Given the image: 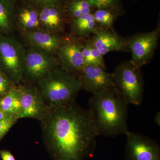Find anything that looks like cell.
I'll return each mask as SVG.
<instances>
[{"instance_id": "obj_2", "label": "cell", "mask_w": 160, "mask_h": 160, "mask_svg": "<svg viewBox=\"0 0 160 160\" xmlns=\"http://www.w3.org/2000/svg\"><path fill=\"white\" fill-rule=\"evenodd\" d=\"M89 105L98 135L114 138L128 131V104L115 87L92 95Z\"/></svg>"}, {"instance_id": "obj_27", "label": "cell", "mask_w": 160, "mask_h": 160, "mask_svg": "<svg viewBox=\"0 0 160 160\" xmlns=\"http://www.w3.org/2000/svg\"><path fill=\"white\" fill-rule=\"evenodd\" d=\"M154 122L158 125L160 126V112H158L157 113L155 114L154 118Z\"/></svg>"}, {"instance_id": "obj_25", "label": "cell", "mask_w": 160, "mask_h": 160, "mask_svg": "<svg viewBox=\"0 0 160 160\" xmlns=\"http://www.w3.org/2000/svg\"><path fill=\"white\" fill-rule=\"evenodd\" d=\"M33 6L40 8L46 6H60L62 0H28Z\"/></svg>"}, {"instance_id": "obj_17", "label": "cell", "mask_w": 160, "mask_h": 160, "mask_svg": "<svg viewBox=\"0 0 160 160\" xmlns=\"http://www.w3.org/2000/svg\"><path fill=\"white\" fill-rule=\"evenodd\" d=\"M0 108L6 114L17 118L21 111V96L19 85L13 86L0 99Z\"/></svg>"}, {"instance_id": "obj_28", "label": "cell", "mask_w": 160, "mask_h": 160, "mask_svg": "<svg viewBox=\"0 0 160 160\" xmlns=\"http://www.w3.org/2000/svg\"><path fill=\"white\" fill-rule=\"evenodd\" d=\"M7 115H9L6 114L0 108V121L5 118Z\"/></svg>"}, {"instance_id": "obj_5", "label": "cell", "mask_w": 160, "mask_h": 160, "mask_svg": "<svg viewBox=\"0 0 160 160\" xmlns=\"http://www.w3.org/2000/svg\"><path fill=\"white\" fill-rule=\"evenodd\" d=\"M26 50L17 40L0 34V72L14 86L22 81Z\"/></svg>"}, {"instance_id": "obj_22", "label": "cell", "mask_w": 160, "mask_h": 160, "mask_svg": "<svg viewBox=\"0 0 160 160\" xmlns=\"http://www.w3.org/2000/svg\"><path fill=\"white\" fill-rule=\"evenodd\" d=\"M92 7L97 9H107L123 14V9L120 0H86Z\"/></svg>"}, {"instance_id": "obj_11", "label": "cell", "mask_w": 160, "mask_h": 160, "mask_svg": "<svg viewBox=\"0 0 160 160\" xmlns=\"http://www.w3.org/2000/svg\"><path fill=\"white\" fill-rule=\"evenodd\" d=\"M84 44L76 40L66 41L58 52L59 66L76 76L84 67L82 50Z\"/></svg>"}, {"instance_id": "obj_26", "label": "cell", "mask_w": 160, "mask_h": 160, "mask_svg": "<svg viewBox=\"0 0 160 160\" xmlns=\"http://www.w3.org/2000/svg\"><path fill=\"white\" fill-rule=\"evenodd\" d=\"M0 156L2 160H16L13 155L8 150H1Z\"/></svg>"}, {"instance_id": "obj_13", "label": "cell", "mask_w": 160, "mask_h": 160, "mask_svg": "<svg viewBox=\"0 0 160 160\" xmlns=\"http://www.w3.org/2000/svg\"><path fill=\"white\" fill-rule=\"evenodd\" d=\"M91 41L103 56L111 52L129 51L126 39L120 37L112 29H98Z\"/></svg>"}, {"instance_id": "obj_9", "label": "cell", "mask_w": 160, "mask_h": 160, "mask_svg": "<svg viewBox=\"0 0 160 160\" xmlns=\"http://www.w3.org/2000/svg\"><path fill=\"white\" fill-rule=\"evenodd\" d=\"M21 96V111L19 119L24 118L41 121L45 116L47 106L43 102L36 85H19Z\"/></svg>"}, {"instance_id": "obj_23", "label": "cell", "mask_w": 160, "mask_h": 160, "mask_svg": "<svg viewBox=\"0 0 160 160\" xmlns=\"http://www.w3.org/2000/svg\"><path fill=\"white\" fill-rule=\"evenodd\" d=\"M18 120V119L15 117L7 115L5 118L0 121V140L9 131Z\"/></svg>"}, {"instance_id": "obj_7", "label": "cell", "mask_w": 160, "mask_h": 160, "mask_svg": "<svg viewBox=\"0 0 160 160\" xmlns=\"http://www.w3.org/2000/svg\"><path fill=\"white\" fill-rule=\"evenodd\" d=\"M160 27L149 32L138 33L125 39L131 53L130 62L141 68L148 64L153 56L160 37Z\"/></svg>"}, {"instance_id": "obj_16", "label": "cell", "mask_w": 160, "mask_h": 160, "mask_svg": "<svg viewBox=\"0 0 160 160\" xmlns=\"http://www.w3.org/2000/svg\"><path fill=\"white\" fill-rule=\"evenodd\" d=\"M16 16L13 0H0V34L9 36L14 29Z\"/></svg>"}, {"instance_id": "obj_24", "label": "cell", "mask_w": 160, "mask_h": 160, "mask_svg": "<svg viewBox=\"0 0 160 160\" xmlns=\"http://www.w3.org/2000/svg\"><path fill=\"white\" fill-rule=\"evenodd\" d=\"M13 86L8 78L0 72V96H4Z\"/></svg>"}, {"instance_id": "obj_10", "label": "cell", "mask_w": 160, "mask_h": 160, "mask_svg": "<svg viewBox=\"0 0 160 160\" xmlns=\"http://www.w3.org/2000/svg\"><path fill=\"white\" fill-rule=\"evenodd\" d=\"M101 66H85L79 73L82 89L92 95L114 87L112 73Z\"/></svg>"}, {"instance_id": "obj_18", "label": "cell", "mask_w": 160, "mask_h": 160, "mask_svg": "<svg viewBox=\"0 0 160 160\" xmlns=\"http://www.w3.org/2000/svg\"><path fill=\"white\" fill-rule=\"evenodd\" d=\"M82 54L84 67L92 66L106 67L103 56L93 45L91 40H88L84 44Z\"/></svg>"}, {"instance_id": "obj_20", "label": "cell", "mask_w": 160, "mask_h": 160, "mask_svg": "<svg viewBox=\"0 0 160 160\" xmlns=\"http://www.w3.org/2000/svg\"><path fill=\"white\" fill-rule=\"evenodd\" d=\"M99 29H112V26L120 15L107 9H97L93 14Z\"/></svg>"}, {"instance_id": "obj_19", "label": "cell", "mask_w": 160, "mask_h": 160, "mask_svg": "<svg viewBox=\"0 0 160 160\" xmlns=\"http://www.w3.org/2000/svg\"><path fill=\"white\" fill-rule=\"evenodd\" d=\"M18 20L26 32L37 30L40 27L38 11L33 8L22 9L19 14Z\"/></svg>"}, {"instance_id": "obj_12", "label": "cell", "mask_w": 160, "mask_h": 160, "mask_svg": "<svg viewBox=\"0 0 160 160\" xmlns=\"http://www.w3.org/2000/svg\"><path fill=\"white\" fill-rule=\"evenodd\" d=\"M23 36L31 46L52 55L58 52L65 41L56 33L40 29L25 32Z\"/></svg>"}, {"instance_id": "obj_4", "label": "cell", "mask_w": 160, "mask_h": 160, "mask_svg": "<svg viewBox=\"0 0 160 160\" xmlns=\"http://www.w3.org/2000/svg\"><path fill=\"white\" fill-rule=\"evenodd\" d=\"M114 86L128 104L138 106L142 102L144 81L141 68L130 61L120 63L112 73Z\"/></svg>"}, {"instance_id": "obj_14", "label": "cell", "mask_w": 160, "mask_h": 160, "mask_svg": "<svg viewBox=\"0 0 160 160\" xmlns=\"http://www.w3.org/2000/svg\"><path fill=\"white\" fill-rule=\"evenodd\" d=\"M38 13L40 26L46 31L54 33L62 31L65 21L60 6L42 7Z\"/></svg>"}, {"instance_id": "obj_15", "label": "cell", "mask_w": 160, "mask_h": 160, "mask_svg": "<svg viewBox=\"0 0 160 160\" xmlns=\"http://www.w3.org/2000/svg\"><path fill=\"white\" fill-rule=\"evenodd\" d=\"M98 29L97 23L92 13L83 15L71 20L72 32L77 37H87L90 35L94 34Z\"/></svg>"}, {"instance_id": "obj_3", "label": "cell", "mask_w": 160, "mask_h": 160, "mask_svg": "<svg viewBox=\"0 0 160 160\" xmlns=\"http://www.w3.org/2000/svg\"><path fill=\"white\" fill-rule=\"evenodd\" d=\"M36 86L47 107L59 106L76 99L82 89L78 78L60 66L39 80Z\"/></svg>"}, {"instance_id": "obj_1", "label": "cell", "mask_w": 160, "mask_h": 160, "mask_svg": "<svg viewBox=\"0 0 160 160\" xmlns=\"http://www.w3.org/2000/svg\"><path fill=\"white\" fill-rule=\"evenodd\" d=\"M41 122L43 142L52 160H85L98 136L91 115L76 101L47 107Z\"/></svg>"}, {"instance_id": "obj_21", "label": "cell", "mask_w": 160, "mask_h": 160, "mask_svg": "<svg viewBox=\"0 0 160 160\" xmlns=\"http://www.w3.org/2000/svg\"><path fill=\"white\" fill-rule=\"evenodd\" d=\"M92 8L86 0H72L68 6V11L72 19L92 13Z\"/></svg>"}, {"instance_id": "obj_6", "label": "cell", "mask_w": 160, "mask_h": 160, "mask_svg": "<svg viewBox=\"0 0 160 160\" xmlns=\"http://www.w3.org/2000/svg\"><path fill=\"white\" fill-rule=\"evenodd\" d=\"M59 66L58 58L30 46L26 51L23 80L33 85L56 67Z\"/></svg>"}, {"instance_id": "obj_8", "label": "cell", "mask_w": 160, "mask_h": 160, "mask_svg": "<svg viewBox=\"0 0 160 160\" xmlns=\"http://www.w3.org/2000/svg\"><path fill=\"white\" fill-rule=\"evenodd\" d=\"M126 160H160V147L145 135L126 132Z\"/></svg>"}]
</instances>
